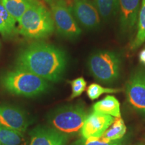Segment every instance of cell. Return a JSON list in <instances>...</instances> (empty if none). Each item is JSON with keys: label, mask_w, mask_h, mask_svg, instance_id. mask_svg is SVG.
Instances as JSON below:
<instances>
[{"label": "cell", "mask_w": 145, "mask_h": 145, "mask_svg": "<svg viewBox=\"0 0 145 145\" xmlns=\"http://www.w3.org/2000/svg\"><path fill=\"white\" fill-rule=\"evenodd\" d=\"M71 10L76 21L83 28L93 30L99 26L100 16L98 11L88 0H74Z\"/></svg>", "instance_id": "9"}, {"label": "cell", "mask_w": 145, "mask_h": 145, "mask_svg": "<svg viewBox=\"0 0 145 145\" xmlns=\"http://www.w3.org/2000/svg\"><path fill=\"white\" fill-rule=\"evenodd\" d=\"M119 89L104 88L97 83H92L87 89V94L91 100H95L104 93H114L120 91Z\"/></svg>", "instance_id": "20"}, {"label": "cell", "mask_w": 145, "mask_h": 145, "mask_svg": "<svg viewBox=\"0 0 145 145\" xmlns=\"http://www.w3.org/2000/svg\"><path fill=\"white\" fill-rule=\"evenodd\" d=\"M67 61V55L62 48L45 42H34L20 50L15 68L31 72L48 82H58L64 75Z\"/></svg>", "instance_id": "1"}, {"label": "cell", "mask_w": 145, "mask_h": 145, "mask_svg": "<svg viewBox=\"0 0 145 145\" xmlns=\"http://www.w3.org/2000/svg\"><path fill=\"white\" fill-rule=\"evenodd\" d=\"M126 95L129 104L145 114V68L138 69L131 75L126 83Z\"/></svg>", "instance_id": "7"}, {"label": "cell", "mask_w": 145, "mask_h": 145, "mask_svg": "<svg viewBox=\"0 0 145 145\" xmlns=\"http://www.w3.org/2000/svg\"><path fill=\"white\" fill-rule=\"evenodd\" d=\"M0 86L11 94L32 97L47 91L50 84L39 76L15 68L1 74Z\"/></svg>", "instance_id": "3"}, {"label": "cell", "mask_w": 145, "mask_h": 145, "mask_svg": "<svg viewBox=\"0 0 145 145\" xmlns=\"http://www.w3.org/2000/svg\"><path fill=\"white\" fill-rule=\"evenodd\" d=\"M44 1H46V3H49V4H51L52 2H54V1H56V0H44Z\"/></svg>", "instance_id": "24"}, {"label": "cell", "mask_w": 145, "mask_h": 145, "mask_svg": "<svg viewBox=\"0 0 145 145\" xmlns=\"http://www.w3.org/2000/svg\"><path fill=\"white\" fill-rule=\"evenodd\" d=\"M11 16L19 21L34 0H0Z\"/></svg>", "instance_id": "15"}, {"label": "cell", "mask_w": 145, "mask_h": 145, "mask_svg": "<svg viewBox=\"0 0 145 145\" xmlns=\"http://www.w3.org/2000/svg\"><path fill=\"white\" fill-rule=\"evenodd\" d=\"M29 145H66L68 137L50 127L39 126L30 132Z\"/></svg>", "instance_id": "12"}, {"label": "cell", "mask_w": 145, "mask_h": 145, "mask_svg": "<svg viewBox=\"0 0 145 145\" xmlns=\"http://www.w3.org/2000/svg\"><path fill=\"white\" fill-rule=\"evenodd\" d=\"M88 67L96 80L105 84H110L116 81L119 77L121 59L116 52L99 50L90 56Z\"/></svg>", "instance_id": "5"}, {"label": "cell", "mask_w": 145, "mask_h": 145, "mask_svg": "<svg viewBox=\"0 0 145 145\" xmlns=\"http://www.w3.org/2000/svg\"><path fill=\"white\" fill-rule=\"evenodd\" d=\"M139 61L143 65H145V48L142 50L139 54Z\"/></svg>", "instance_id": "23"}, {"label": "cell", "mask_w": 145, "mask_h": 145, "mask_svg": "<svg viewBox=\"0 0 145 145\" xmlns=\"http://www.w3.org/2000/svg\"><path fill=\"white\" fill-rule=\"evenodd\" d=\"M50 5L54 26L58 33L69 40L79 38L81 30L66 1L56 0Z\"/></svg>", "instance_id": "6"}, {"label": "cell", "mask_w": 145, "mask_h": 145, "mask_svg": "<svg viewBox=\"0 0 145 145\" xmlns=\"http://www.w3.org/2000/svg\"><path fill=\"white\" fill-rule=\"evenodd\" d=\"M114 120L110 115L93 112L87 116L81 128L80 133L82 138L101 137L113 124Z\"/></svg>", "instance_id": "10"}, {"label": "cell", "mask_w": 145, "mask_h": 145, "mask_svg": "<svg viewBox=\"0 0 145 145\" xmlns=\"http://www.w3.org/2000/svg\"><path fill=\"white\" fill-rule=\"evenodd\" d=\"M126 132V127L122 118H116L113 124L101 137L108 140H117L122 138Z\"/></svg>", "instance_id": "18"}, {"label": "cell", "mask_w": 145, "mask_h": 145, "mask_svg": "<svg viewBox=\"0 0 145 145\" xmlns=\"http://www.w3.org/2000/svg\"><path fill=\"white\" fill-rule=\"evenodd\" d=\"M94 5L104 20L115 16L119 9V0H94Z\"/></svg>", "instance_id": "17"}, {"label": "cell", "mask_w": 145, "mask_h": 145, "mask_svg": "<svg viewBox=\"0 0 145 145\" xmlns=\"http://www.w3.org/2000/svg\"><path fill=\"white\" fill-rule=\"evenodd\" d=\"M16 21L0 1V34L4 39H13L18 34Z\"/></svg>", "instance_id": "13"}, {"label": "cell", "mask_w": 145, "mask_h": 145, "mask_svg": "<svg viewBox=\"0 0 145 145\" xmlns=\"http://www.w3.org/2000/svg\"><path fill=\"white\" fill-rule=\"evenodd\" d=\"M93 111L116 118L121 117L120 102L112 95H107L103 99L93 104Z\"/></svg>", "instance_id": "14"}, {"label": "cell", "mask_w": 145, "mask_h": 145, "mask_svg": "<svg viewBox=\"0 0 145 145\" xmlns=\"http://www.w3.org/2000/svg\"><path fill=\"white\" fill-rule=\"evenodd\" d=\"M0 145H1V143H0Z\"/></svg>", "instance_id": "25"}, {"label": "cell", "mask_w": 145, "mask_h": 145, "mask_svg": "<svg viewBox=\"0 0 145 145\" xmlns=\"http://www.w3.org/2000/svg\"><path fill=\"white\" fill-rule=\"evenodd\" d=\"M88 116L83 105H68L51 112L48 115V122L50 128L69 137L77 135L81 132Z\"/></svg>", "instance_id": "4"}, {"label": "cell", "mask_w": 145, "mask_h": 145, "mask_svg": "<svg viewBox=\"0 0 145 145\" xmlns=\"http://www.w3.org/2000/svg\"><path fill=\"white\" fill-rule=\"evenodd\" d=\"M69 83L72 89L70 99H72L78 96H80L86 90L87 82L83 77H78L77 79L71 81Z\"/></svg>", "instance_id": "22"}, {"label": "cell", "mask_w": 145, "mask_h": 145, "mask_svg": "<svg viewBox=\"0 0 145 145\" xmlns=\"http://www.w3.org/2000/svg\"><path fill=\"white\" fill-rule=\"evenodd\" d=\"M18 22V34L31 40L46 39L55 30L51 12L38 0H34Z\"/></svg>", "instance_id": "2"}, {"label": "cell", "mask_w": 145, "mask_h": 145, "mask_svg": "<svg viewBox=\"0 0 145 145\" xmlns=\"http://www.w3.org/2000/svg\"><path fill=\"white\" fill-rule=\"evenodd\" d=\"M137 26V33L131 45L132 50L137 49L145 41V0H142Z\"/></svg>", "instance_id": "19"}, {"label": "cell", "mask_w": 145, "mask_h": 145, "mask_svg": "<svg viewBox=\"0 0 145 145\" xmlns=\"http://www.w3.org/2000/svg\"><path fill=\"white\" fill-rule=\"evenodd\" d=\"M30 124L26 112L14 105L0 103V126L24 133Z\"/></svg>", "instance_id": "8"}, {"label": "cell", "mask_w": 145, "mask_h": 145, "mask_svg": "<svg viewBox=\"0 0 145 145\" xmlns=\"http://www.w3.org/2000/svg\"><path fill=\"white\" fill-rule=\"evenodd\" d=\"M26 140L22 132L0 126L1 145H27Z\"/></svg>", "instance_id": "16"}, {"label": "cell", "mask_w": 145, "mask_h": 145, "mask_svg": "<svg viewBox=\"0 0 145 145\" xmlns=\"http://www.w3.org/2000/svg\"><path fill=\"white\" fill-rule=\"evenodd\" d=\"M122 139L117 140H108L102 137H90L88 138L79 139L74 143V145H120Z\"/></svg>", "instance_id": "21"}, {"label": "cell", "mask_w": 145, "mask_h": 145, "mask_svg": "<svg viewBox=\"0 0 145 145\" xmlns=\"http://www.w3.org/2000/svg\"><path fill=\"white\" fill-rule=\"evenodd\" d=\"M140 0H119L120 26L123 34L132 33L138 20Z\"/></svg>", "instance_id": "11"}, {"label": "cell", "mask_w": 145, "mask_h": 145, "mask_svg": "<svg viewBox=\"0 0 145 145\" xmlns=\"http://www.w3.org/2000/svg\"><path fill=\"white\" fill-rule=\"evenodd\" d=\"M65 1H66V0H65Z\"/></svg>", "instance_id": "26"}]
</instances>
